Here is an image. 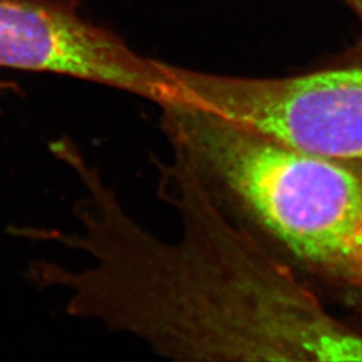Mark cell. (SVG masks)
I'll list each match as a JSON object with an SVG mask.
<instances>
[{
    "label": "cell",
    "mask_w": 362,
    "mask_h": 362,
    "mask_svg": "<svg viewBox=\"0 0 362 362\" xmlns=\"http://www.w3.org/2000/svg\"><path fill=\"white\" fill-rule=\"evenodd\" d=\"M0 67L78 78L158 106L180 100L168 64L140 55L59 0H0Z\"/></svg>",
    "instance_id": "obj_4"
},
{
    "label": "cell",
    "mask_w": 362,
    "mask_h": 362,
    "mask_svg": "<svg viewBox=\"0 0 362 362\" xmlns=\"http://www.w3.org/2000/svg\"><path fill=\"white\" fill-rule=\"evenodd\" d=\"M220 197L297 258L362 288V175L187 103L160 106Z\"/></svg>",
    "instance_id": "obj_2"
},
{
    "label": "cell",
    "mask_w": 362,
    "mask_h": 362,
    "mask_svg": "<svg viewBox=\"0 0 362 362\" xmlns=\"http://www.w3.org/2000/svg\"><path fill=\"white\" fill-rule=\"evenodd\" d=\"M160 163L163 200L182 233L160 239L130 216L70 139L52 151L85 194L74 231L33 235L83 254L81 269L42 262L33 276L67 291L69 315L136 337L177 361H362V337L329 318L294 275L233 221L177 140Z\"/></svg>",
    "instance_id": "obj_1"
},
{
    "label": "cell",
    "mask_w": 362,
    "mask_h": 362,
    "mask_svg": "<svg viewBox=\"0 0 362 362\" xmlns=\"http://www.w3.org/2000/svg\"><path fill=\"white\" fill-rule=\"evenodd\" d=\"M16 90H18V85H16L13 81H8V79L0 78V95L4 94L6 91Z\"/></svg>",
    "instance_id": "obj_5"
},
{
    "label": "cell",
    "mask_w": 362,
    "mask_h": 362,
    "mask_svg": "<svg viewBox=\"0 0 362 362\" xmlns=\"http://www.w3.org/2000/svg\"><path fill=\"white\" fill-rule=\"evenodd\" d=\"M362 21V0H344Z\"/></svg>",
    "instance_id": "obj_6"
},
{
    "label": "cell",
    "mask_w": 362,
    "mask_h": 362,
    "mask_svg": "<svg viewBox=\"0 0 362 362\" xmlns=\"http://www.w3.org/2000/svg\"><path fill=\"white\" fill-rule=\"evenodd\" d=\"M181 103L293 149L362 160V67L284 78L220 76L168 65Z\"/></svg>",
    "instance_id": "obj_3"
}]
</instances>
